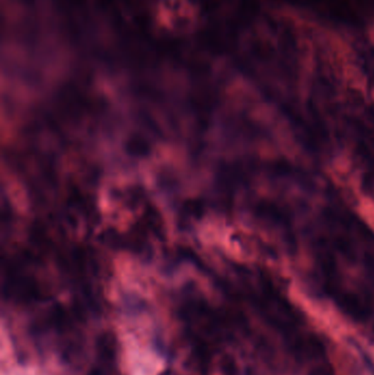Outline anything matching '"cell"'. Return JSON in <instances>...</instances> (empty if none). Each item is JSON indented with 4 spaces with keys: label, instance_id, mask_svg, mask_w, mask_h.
<instances>
[{
    "label": "cell",
    "instance_id": "obj_1",
    "mask_svg": "<svg viewBox=\"0 0 374 375\" xmlns=\"http://www.w3.org/2000/svg\"><path fill=\"white\" fill-rule=\"evenodd\" d=\"M117 343L111 333H103L97 341V358L89 375H113L117 363Z\"/></svg>",
    "mask_w": 374,
    "mask_h": 375
}]
</instances>
